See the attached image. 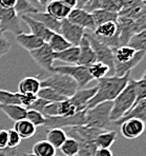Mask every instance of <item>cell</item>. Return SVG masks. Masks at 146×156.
Returning a JSON list of instances; mask_svg holds the SVG:
<instances>
[{
  "label": "cell",
  "instance_id": "cell-6",
  "mask_svg": "<svg viewBox=\"0 0 146 156\" xmlns=\"http://www.w3.org/2000/svg\"><path fill=\"white\" fill-rule=\"evenodd\" d=\"M53 72L70 76L78 83V87L81 89H84L93 80L88 72V68L83 66H54Z\"/></svg>",
  "mask_w": 146,
  "mask_h": 156
},
{
  "label": "cell",
  "instance_id": "cell-29",
  "mask_svg": "<svg viewBox=\"0 0 146 156\" xmlns=\"http://www.w3.org/2000/svg\"><path fill=\"white\" fill-rule=\"evenodd\" d=\"M67 135L63 129H51L46 134V140L49 141L55 149H60L63 143L66 140Z\"/></svg>",
  "mask_w": 146,
  "mask_h": 156
},
{
  "label": "cell",
  "instance_id": "cell-47",
  "mask_svg": "<svg viewBox=\"0 0 146 156\" xmlns=\"http://www.w3.org/2000/svg\"><path fill=\"white\" fill-rule=\"evenodd\" d=\"M95 156H114L110 149H101L97 148L95 152Z\"/></svg>",
  "mask_w": 146,
  "mask_h": 156
},
{
  "label": "cell",
  "instance_id": "cell-12",
  "mask_svg": "<svg viewBox=\"0 0 146 156\" xmlns=\"http://www.w3.org/2000/svg\"><path fill=\"white\" fill-rule=\"evenodd\" d=\"M117 24H118L117 35H118V39H119L120 47L128 45L129 40L136 34L134 21L133 19H129V18L118 17Z\"/></svg>",
  "mask_w": 146,
  "mask_h": 156
},
{
  "label": "cell",
  "instance_id": "cell-50",
  "mask_svg": "<svg viewBox=\"0 0 146 156\" xmlns=\"http://www.w3.org/2000/svg\"><path fill=\"white\" fill-rule=\"evenodd\" d=\"M38 2H39L40 4H42V5H46L47 3H49V0H37Z\"/></svg>",
  "mask_w": 146,
  "mask_h": 156
},
{
  "label": "cell",
  "instance_id": "cell-49",
  "mask_svg": "<svg viewBox=\"0 0 146 156\" xmlns=\"http://www.w3.org/2000/svg\"><path fill=\"white\" fill-rule=\"evenodd\" d=\"M60 1L70 9H72V10L77 8V0H60Z\"/></svg>",
  "mask_w": 146,
  "mask_h": 156
},
{
  "label": "cell",
  "instance_id": "cell-27",
  "mask_svg": "<svg viewBox=\"0 0 146 156\" xmlns=\"http://www.w3.org/2000/svg\"><path fill=\"white\" fill-rule=\"evenodd\" d=\"M93 22H95V26L97 27L100 24L106 23L109 21H117L118 20V13H114V12H108L105 10H101V9H98V10L93 11L92 13Z\"/></svg>",
  "mask_w": 146,
  "mask_h": 156
},
{
  "label": "cell",
  "instance_id": "cell-23",
  "mask_svg": "<svg viewBox=\"0 0 146 156\" xmlns=\"http://www.w3.org/2000/svg\"><path fill=\"white\" fill-rule=\"evenodd\" d=\"M79 47H70L62 52H54V60H59L67 63V66H76L79 61Z\"/></svg>",
  "mask_w": 146,
  "mask_h": 156
},
{
  "label": "cell",
  "instance_id": "cell-41",
  "mask_svg": "<svg viewBox=\"0 0 146 156\" xmlns=\"http://www.w3.org/2000/svg\"><path fill=\"white\" fill-rule=\"evenodd\" d=\"M134 29H136V34L146 30V5L142 10V12L138 15V17L134 20Z\"/></svg>",
  "mask_w": 146,
  "mask_h": 156
},
{
  "label": "cell",
  "instance_id": "cell-22",
  "mask_svg": "<svg viewBox=\"0 0 146 156\" xmlns=\"http://www.w3.org/2000/svg\"><path fill=\"white\" fill-rule=\"evenodd\" d=\"M72 9L65 5L60 0H53L46 4V13L58 20L66 19Z\"/></svg>",
  "mask_w": 146,
  "mask_h": 156
},
{
  "label": "cell",
  "instance_id": "cell-48",
  "mask_svg": "<svg viewBox=\"0 0 146 156\" xmlns=\"http://www.w3.org/2000/svg\"><path fill=\"white\" fill-rule=\"evenodd\" d=\"M0 156H16V149L6 148L0 150Z\"/></svg>",
  "mask_w": 146,
  "mask_h": 156
},
{
  "label": "cell",
  "instance_id": "cell-3",
  "mask_svg": "<svg viewBox=\"0 0 146 156\" xmlns=\"http://www.w3.org/2000/svg\"><path fill=\"white\" fill-rule=\"evenodd\" d=\"M111 108L113 101H106L87 109L85 113V126L102 131L115 130L116 127L110 121Z\"/></svg>",
  "mask_w": 146,
  "mask_h": 156
},
{
  "label": "cell",
  "instance_id": "cell-52",
  "mask_svg": "<svg viewBox=\"0 0 146 156\" xmlns=\"http://www.w3.org/2000/svg\"><path fill=\"white\" fill-rule=\"evenodd\" d=\"M0 33H1V32H0ZM1 34H2V33H1Z\"/></svg>",
  "mask_w": 146,
  "mask_h": 156
},
{
  "label": "cell",
  "instance_id": "cell-40",
  "mask_svg": "<svg viewBox=\"0 0 146 156\" xmlns=\"http://www.w3.org/2000/svg\"><path fill=\"white\" fill-rule=\"evenodd\" d=\"M98 2H99V9L101 10L114 13H119L121 10V6L117 0H98Z\"/></svg>",
  "mask_w": 146,
  "mask_h": 156
},
{
  "label": "cell",
  "instance_id": "cell-1",
  "mask_svg": "<svg viewBox=\"0 0 146 156\" xmlns=\"http://www.w3.org/2000/svg\"><path fill=\"white\" fill-rule=\"evenodd\" d=\"M129 78H131V73L122 77L107 76L98 80L97 92L92 99L88 101L87 109H90L102 102L114 101L116 97L121 93V91L125 88Z\"/></svg>",
  "mask_w": 146,
  "mask_h": 156
},
{
  "label": "cell",
  "instance_id": "cell-28",
  "mask_svg": "<svg viewBox=\"0 0 146 156\" xmlns=\"http://www.w3.org/2000/svg\"><path fill=\"white\" fill-rule=\"evenodd\" d=\"M113 52H114V59H115L114 62L125 63L131 61L134 58L137 51L131 47H129V45H123V47L117 48Z\"/></svg>",
  "mask_w": 146,
  "mask_h": 156
},
{
  "label": "cell",
  "instance_id": "cell-7",
  "mask_svg": "<svg viewBox=\"0 0 146 156\" xmlns=\"http://www.w3.org/2000/svg\"><path fill=\"white\" fill-rule=\"evenodd\" d=\"M85 113L86 110L78 112L73 116H57V117H45L44 127L46 129H63L72 128L77 126L85 125Z\"/></svg>",
  "mask_w": 146,
  "mask_h": 156
},
{
  "label": "cell",
  "instance_id": "cell-17",
  "mask_svg": "<svg viewBox=\"0 0 146 156\" xmlns=\"http://www.w3.org/2000/svg\"><path fill=\"white\" fill-rule=\"evenodd\" d=\"M146 55V51H137L134 54V58L131 61L125 63H119V62H114V72H115V76L122 77L126 74H129L134 68H136Z\"/></svg>",
  "mask_w": 146,
  "mask_h": 156
},
{
  "label": "cell",
  "instance_id": "cell-24",
  "mask_svg": "<svg viewBox=\"0 0 146 156\" xmlns=\"http://www.w3.org/2000/svg\"><path fill=\"white\" fill-rule=\"evenodd\" d=\"M0 110L15 122L25 119L27 111L25 108L20 105H0Z\"/></svg>",
  "mask_w": 146,
  "mask_h": 156
},
{
  "label": "cell",
  "instance_id": "cell-18",
  "mask_svg": "<svg viewBox=\"0 0 146 156\" xmlns=\"http://www.w3.org/2000/svg\"><path fill=\"white\" fill-rule=\"evenodd\" d=\"M131 118L139 119V120L146 123V98L136 102V104L133 105V108H131L122 118L119 119L118 121H116V122H114V126H115V127H119L123 121L127 120V119H131Z\"/></svg>",
  "mask_w": 146,
  "mask_h": 156
},
{
  "label": "cell",
  "instance_id": "cell-46",
  "mask_svg": "<svg viewBox=\"0 0 146 156\" xmlns=\"http://www.w3.org/2000/svg\"><path fill=\"white\" fill-rule=\"evenodd\" d=\"M8 148V130H0V150Z\"/></svg>",
  "mask_w": 146,
  "mask_h": 156
},
{
  "label": "cell",
  "instance_id": "cell-9",
  "mask_svg": "<svg viewBox=\"0 0 146 156\" xmlns=\"http://www.w3.org/2000/svg\"><path fill=\"white\" fill-rule=\"evenodd\" d=\"M32 58L38 66L46 72H53L54 68V51L47 43H44L39 49L29 52Z\"/></svg>",
  "mask_w": 146,
  "mask_h": 156
},
{
  "label": "cell",
  "instance_id": "cell-32",
  "mask_svg": "<svg viewBox=\"0 0 146 156\" xmlns=\"http://www.w3.org/2000/svg\"><path fill=\"white\" fill-rule=\"evenodd\" d=\"M47 44L49 45V48H51L55 53L62 52V51H64V50L68 49V48L73 47V45L70 44L67 40H65L60 34H57V33H54V35L49 39Z\"/></svg>",
  "mask_w": 146,
  "mask_h": 156
},
{
  "label": "cell",
  "instance_id": "cell-14",
  "mask_svg": "<svg viewBox=\"0 0 146 156\" xmlns=\"http://www.w3.org/2000/svg\"><path fill=\"white\" fill-rule=\"evenodd\" d=\"M97 92V86L93 88L87 89H80L68 99L70 100L74 107L76 108L77 112H81L84 110H87V104L93 97V95Z\"/></svg>",
  "mask_w": 146,
  "mask_h": 156
},
{
  "label": "cell",
  "instance_id": "cell-21",
  "mask_svg": "<svg viewBox=\"0 0 146 156\" xmlns=\"http://www.w3.org/2000/svg\"><path fill=\"white\" fill-rule=\"evenodd\" d=\"M29 17H32L33 19L37 20V21L41 22L44 27H46L49 31H52L53 33H60V27H61V20L56 19L53 16H51L47 13H42V12H37L29 15Z\"/></svg>",
  "mask_w": 146,
  "mask_h": 156
},
{
  "label": "cell",
  "instance_id": "cell-15",
  "mask_svg": "<svg viewBox=\"0 0 146 156\" xmlns=\"http://www.w3.org/2000/svg\"><path fill=\"white\" fill-rule=\"evenodd\" d=\"M20 18H21V19L27 24V27H29V30H31V34L37 36V37L40 38L44 43L49 42V39L52 38V36L54 35L53 32L49 31L46 27L43 26L41 22L33 19L32 17H29V15H23Z\"/></svg>",
  "mask_w": 146,
  "mask_h": 156
},
{
  "label": "cell",
  "instance_id": "cell-38",
  "mask_svg": "<svg viewBox=\"0 0 146 156\" xmlns=\"http://www.w3.org/2000/svg\"><path fill=\"white\" fill-rule=\"evenodd\" d=\"M25 119L29 120L32 125H34L36 128L44 126L45 123V116L43 114L39 113V112L35 111V110H27Z\"/></svg>",
  "mask_w": 146,
  "mask_h": 156
},
{
  "label": "cell",
  "instance_id": "cell-31",
  "mask_svg": "<svg viewBox=\"0 0 146 156\" xmlns=\"http://www.w3.org/2000/svg\"><path fill=\"white\" fill-rule=\"evenodd\" d=\"M88 72H90V75L92 76L93 80V79L100 80L107 76H111L110 70H109L108 66L102 62H98V61L90 66H88Z\"/></svg>",
  "mask_w": 146,
  "mask_h": 156
},
{
  "label": "cell",
  "instance_id": "cell-5",
  "mask_svg": "<svg viewBox=\"0 0 146 156\" xmlns=\"http://www.w3.org/2000/svg\"><path fill=\"white\" fill-rule=\"evenodd\" d=\"M84 36L90 41V44L92 47L93 53H95L98 62H102L104 65H106L110 70V75L115 76V72H114V61H115V59H114L113 50L109 47H107L106 44L100 42L98 39H96L95 36L93 35V33L85 32Z\"/></svg>",
  "mask_w": 146,
  "mask_h": 156
},
{
  "label": "cell",
  "instance_id": "cell-20",
  "mask_svg": "<svg viewBox=\"0 0 146 156\" xmlns=\"http://www.w3.org/2000/svg\"><path fill=\"white\" fill-rule=\"evenodd\" d=\"M16 41H17V43L20 47H22L24 50H26L29 52L39 49L40 47H42L44 44V42L40 38H38L37 36L33 35V34L25 33L16 35Z\"/></svg>",
  "mask_w": 146,
  "mask_h": 156
},
{
  "label": "cell",
  "instance_id": "cell-10",
  "mask_svg": "<svg viewBox=\"0 0 146 156\" xmlns=\"http://www.w3.org/2000/svg\"><path fill=\"white\" fill-rule=\"evenodd\" d=\"M85 30L82 29L76 24L72 23L70 20L63 19L61 20L60 27V35L62 36L65 40H67L74 47H78L82 37L84 36Z\"/></svg>",
  "mask_w": 146,
  "mask_h": 156
},
{
  "label": "cell",
  "instance_id": "cell-45",
  "mask_svg": "<svg viewBox=\"0 0 146 156\" xmlns=\"http://www.w3.org/2000/svg\"><path fill=\"white\" fill-rule=\"evenodd\" d=\"M49 104V101H46V100H44V99H41V98L38 97L37 99L34 101V104L32 105L27 110H35V111H37V112H39V113L42 114L44 108L46 107Z\"/></svg>",
  "mask_w": 146,
  "mask_h": 156
},
{
  "label": "cell",
  "instance_id": "cell-33",
  "mask_svg": "<svg viewBox=\"0 0 146 156\" xmlns=\"http://www.w3.org/2000/svg\"><path fill=\"white\" fill-rule=\"evenodd\" d=\"M37 96L41 99H44L49 102H60L67 99L64 96L60 95V94L57 93L56 91L51 88H41L39 92H38Z\"/></svg>",
  "mask_w": 146,
  "mask_h": 156
},
{
  "label": "cell",
  "instance_id": "cell-19",
  "mask_svg": "<svg viewBox=\"0 0 146 156\" xmlns=\"http://www.w3.org/2000/svg\"><path fill=\"white\" fill-rule=\"evenodd\" d=\"M40 89L41 80L39 79V77H24L18 83V93L19 94H35L37 95Z\"/></svg>",
  "mask_w": 146,
  "mask_h": 156
},
{
  "label": "cell",
  "instance_id": "cell-37",
  "mask_svg": "<svg viewBox=\"0 0 146 156\" xmlns=\"http://www.w3.org/2000/svg\"><path fill=\"white\" fill-rule=\"evenodd\" d=\"M79 152L77 156H95L97 150L95 141H79Z\"/></svg>",
  "mask_w": 146,
  "mask_h": 156
},
{
  "label": "cell",
  "instance_id": "cell-34",
  "mask_svg": "<svg viewBox=\"0 0 146 156\" xmlns=\"http://www.w3.org/2000/svg\"><path fill=\"white\" fill-rule=\"evenodd\" d=\"M128 45L136 51H146V30L134 34L129 40Z\"/></svg>",
  "mask_w": 146,
  "mask_h": 156
},
{
  "label": "cell",
  "instance_id": "cell-39",
  "mask_svg": "<svg viewBox=\"0 0 146 156\" xmlns=\"http://www.w3.org/2000/svg\"><path fill=\"white\" fill-rule=\"evenodd\" d=\"M144 98H146V71L141 79L136 80V102Z\"/></svg>",
  "mask_w": 146,
  "mask_h": 156
},
{
  "label": "cell",
  "instance_id": "cell-2",
  "mask_svg": "<svg viewBox=\"0 0 146 156\" xmlns=\"http://www.w3.org/2000/svg\"><path fill=\"white\" fill-rule=\"evenodd\" d=\"M136 102V79L129 78L128 82L121 93L113 101L110 112V121L116 122L122 118Z\"/></svg>",
  "mask_w": 146,
  "mask_h": 156
},
{
  "label": "cell",
  "instance_id": "cell-26",
  "mask_svg": "<svg viewBox=\"0 0 146 156\" xmlns=\"http://www.w3.org/2000/svg\"><path fill=\"white\" fill-rule=\"evenodd\" d=\"M14 130L18 133V135H19L21 139L31 138L36 133V127L34 125H32L26 119L16 121L15 125H14Z\"/></svg>",
  "mask_w": 146,
  "mask_h": 156
},
{
  "label": "cell",
  "instance_id": "cell-30",
  "mask_svg": "<svg viewBox=\"0 0 146 156\" xmlns=\"http://www.w3.org/2000/svg\"><path fill=\"white\" fill-rule=\"evenodd\" d=\"M35 156H56V149L47 140H40L33 147V153Z\"/></svg>",
  "mask_w": 146,
  "mask_h": 156
},
{
  "label": "cell",
  "instance_id": "cell-11",
  "mask_svg": "<svg viewBox=\"0 0 146 156\" xmlns=\"http://www.w3.org/2000/svg\"><path fill=\"white\" fill-rule=\"evenodd\" d=\"M66 19L70 20L72 23L76 24V26L82 27L84 30L93 32L96 29L92 14L86 12L83 9H73Z\"/></svg>",
  "mask_w": 146,
  "mask_h": 156
},
{
  "label": "cell",
  "instance_id": "cell-42",
  "mask_svg": "<svg viewBox=\"0 0 146 156\" xmlns=\"http://www.w3.org/2000/svg\"><path fill=\"white\" fill-rule=\"evenodd\" d=\"M20 143H21V138L18 135V133L14 129L8 130V148L17 149Z\"/></svg>",
  "mask_w": 146,
  "mask_h": 156
},
{
  "label": "cell",
  "instance_id": "cell-16",
  "mask_svg": "<svg viewBox=\"0 0 146 156\" xmlns=\"http://www.w3.org/2000/svg\"><path fill=\"white\" fill-rule=\"evenodd\" d=\"M79 61L78 66H90L93 65L95 62H97V58H96V55L93 53L92 47L90 44V41L88 39L83 36L79 43Z\"/></svg>",
  "mask_w": 146,
  "mask_h": 156
},
{
  "label": "cell",
  "instance_id": "cell-36",
  "mask_svg": "<svg viewBox=\"0 0 146 156\" xmlns=\"http://www.w3.org/2000/svg\"><path fill=\"white\" fill-rule=\"evenodd\" d=\"M0 105H20L19 93L0 89Z\"/></svg>",
  "mask_w": 146,
  "mask_h": 156
},
{
  "label": "cell",
  "instance_id": "cell-8",
  "mask_svg": "<svg viewBox=\"0 0 146 156\" xmlns=\"http://www.w3.org/2000/svg\"><path fill=\"white\" fill-rule=\"evenodd\" d=\"M0 32H10L15 35L23 33L20 22V16L15 9H4L0 6Z\"/></svg>",
  "mask_w": 146,
  "mask_h": 156
},
{
  "label": "cell",
  "instance_id": "cell-44",
  "mask_svg": "<svg viewBox=\"0 0 146 156\" xmlns=\"http://www.w3.org/2000/svg\"><path fill=\"white\" fill-rule=\"evenodd\" d=\"M11 50V43L1 33H0V58L8 54Z\"/></svg>",
  "mask_w": 146,
  "mask_h": 156
},
{
  "label": "cell",
  "instance_id": "cell-51",
  "mask_svg": "<svg viewBox=\"0 0 146 156\" xmlns=\"http://www.w3.org/2000/svg\"><path fill=\"white\" fill-rule=\"evenodd\" d=\"M22 156H35L34 154H32V153H23Z\"/></svg>",
  "mask_w": 146,
  "mask_h": 156
},
{
  "label": "cell",
  "instance_id": "cell-4",
  "mask_svg": "<svg viewBox=\"0 0 146 156\" xmlns=\"http://www.w3.org/2000/svg\"><path fill=\"white\" fill-rule=\"evenodd\" d=\"M41 88H51L64 96L65 98H70L79 90L78 83L73 78L67 75L55 73L52 76H49L41 80Z\"/></svg>",
  "mask_w": 146,
  "mask_h": 156
},
{
  "label": "cell",
  "instance_id": "cell-25",
  "mask_svg": "<svg viewBox=\"0 0 146 156\" xmlns=\"http://www.w3.org/2000/svg\"><path fill=\"white\" fill-rule=\"evenodd\" d=\"M117 139V132L115 130L110 131H102L99 133L95 139V144L97 148L101 149H110V147L115 144Z\"/></svg>",
  "mask_w": 146,
  "mask_h": 156
},
{
  "label": "cell",
  "instance_id": "cell-43",
  "mask_svg": "<svg viewBox=\"0 0 146 156\" xmlns=\"http://www.w3.org/2000/svg\"><path fill=\"white\" fill-rule=\"evenodd\" d=\"M37 98H38V96L35 95V94H19L20 105H22V107L25 108L27 110L34 104V101H35Z\"/></svg>",
  "mask_w": 146,
  "mask_h": 156
},
{
  "label": "cell",
  "instance_id": "cell-13",
  "mask_svg": "<svg viewBox=\"0 0 146 156\" xmlns=\"http://www.w3.org/2000/svg\"><path fill=\"white\" fill-rule=\"evenodd\" d=\"M120 132L123 137L127 139H134L144 133L145 131V123L139 119H127L123 121L119 126Z\"/></svg>",
  "mask_w": 146,
  "mask_h": 156
},
{
  "label": "cell",
  "instance_id": "cell-35",
  "mask_svg": "<svg viewBox=\"0 0 146 156\" xmlns=\"http://www.w3.org/2000/svg\"><path fill=\"white\" fill-rule=\"evenodd\" d=\"M60 150L66 156H76L79 152V144L74 138L67 137L66 140L60 147Z\"/></svg>",
  "mask_w": 146,
  "mask_h": 156
}]
</instances>
